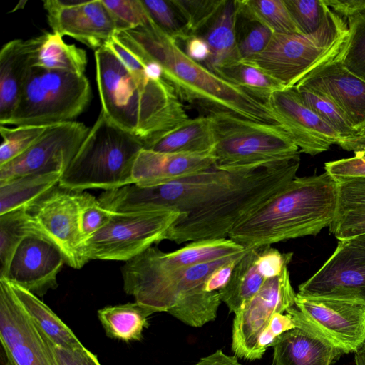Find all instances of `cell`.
Returning <instances> with one entry per match:
<instances>
[{
    "instance_id": "cell-1",
    "label": "cell",
    "mask_w": 365,
    "mask_h": 365,
    "mask_svg": "<svg viewBox=\"0 0 365 365\" xmlns=\"http://www.w3.org/2000/svg\"><path fill=\"white\" fill-rule=\"evenodd\" d=\"M94 56L101 111L145 148L190 118L172 87L149 78L140 59L115 36Z\"/></svg>"
},
{
    "instance_id": "cell-2",
    "label": "cell",
    "mask_w": 365,
    "mask_h": 365,
    "mask_svg": "<svg viewBox=\"0 0 365 365\" xmlns=\"http://www.w3.org/2000/svg\"><path fill=\"white\" fill-rule=\"evenodd\" d=\"M116 38L138 55L159 63L164 80L182 102L202 109L205 114L225 111L242 118L281 126L267 104L215 74L205 64L192 60L152 20L145 26L118 31Z\"/></svg>"
},
{
    "instance_id": "cell-3",
    "label": "cell",
    "mask_w": 365,
    "mask_h": 365,
    "mask_svg": "<svg viewBox=\"0 0 365 365\" xmlns=\"http://www.w3.org/2000/svg\"><path fill=\"white\" fill-rule=\"evenodd\" d=\"M337 201L336 182L327 172L295 177L239 222L228 237L250 249L316 235L333 222Z\"/></svg>"
},
{
    "instance_id": "cell-4",
    "label": "cell",
    "mask_w": 365,
    "mask_h": 365,
    "mask_svg": "<svg viewBox=\"0 0 365 365\" xmlns=\"http://www.w3.org/2000/svg\"><path fill=\"white\" fill-rule=\"evenodd\" d=\"M300 156L233 172L230 185L217 196L180 217L167 239L177 244L221 239L242 220L260 208L295 177Z\"/></svg>"
},
{
    "instance_id": "cell-5",
    "label": "cell",
    "mask_w": 365,
    "mask_h": 365,
    "mask_svg": "<svg viewBox=\"0 0 365 365\" xmlns=\"http://www.w3.org/2000/svg\"><path fill=\"white\" fill-rule=\"evenodd\" d=\"M143 148L137 138L101 110L58 185L78 192L93 188L106 191L130 185L135 158Z\"/></svg>"
},
{
    "instance_id": "cell-6",
    "label": "cell",
    "mask_w": 365,
    "mask_h": 365,
    "mask_svg": "<svg viewBox=\"0 0 365 365\" xmlns=\"http://www.w3.org/2000/svg\"><path fill=\"white\" fill-rule=\"evenodd\" d=\"M349 36L347 21L328 6L323 23L313 34L274 33L263 51L245 61L285 88H293L311 71L339 56Z\"/></svg>"
},
{
    "instance_id": "cell-7",
    "label": "cell",
    "mask_w": 365,
    "mask_h": 365,
    "mask_svg": "<svg viewBox=\"0 0 365 365\" xmlns=\"http://www.w3.org/2000/svg\"><path fill=\"white\" fill-rule=\"evenodd\" d=\"M206 115L214 134V167L218 170L237 172L299 155V148L280 126L225 111L210 112Z\"/></svg>"
},
{
    "instance_id": "cell-8",
    "label": "cell",
    "mask_w": 365,
    "mask_h": 365,
    "mask_svg": "<svg viewBox=\"0 0 365 365\" xmlns=\"http://www.w3.org/2000/svg\"><path fill=\"white\" fill-rule=\"evenodd\" d=\"M91 98L85 75L31 67L20 99L4 125L51 126L75 121Z\"/></svg>"
},
{
    "instance_id": "cell-9",
    "label": "cell",
    "mask_w": 365,
    "mask_h": 365,
    "mask_svg": "<svg viewBox=\"0 0 365 365\" xmlns=\"http://www.w3.org/2000/svg\"><path fill=\"white\" fill-rule=\"evenodd\" d=\"M234 173L215 167L164 185L130 184L102 192L100 204L113 212H138L170 209L184 215L217 196L227 187Z\"/></svg>"
},
{
    "instance_id": "cell-10",
    "label": "cell",
    "mask_w": 365,
    "mask_h": 365,
    "mask_svg": "<svg viewBox=\"0 0 365 365\" xmlns=\"http://www.w3.org/2000/svg\"><path fill=\"white\" fill-rule=\"evenodd\" d=\"M182 215L170 209L113 212L109 221L85 240L88 260L125 261L167 239L169 230Z\"/></svg>"
},
{
    "instance_id": "cell-11",
    "label": "cell",
    "mask_w": 365,
    "mask_h": 365,
    "mask_svg": "<svg viewBox=\"0 0 365 365\" xmlns=\"http://www.w3.org/2000/svg\"><path fill=\"white\" fill-rule=\"evenodd\" d=\"M296 327L304 329L342 351L356 353L365 344V304L297 294L289 308Z\"/></svg>"
},
{
    "instance_id": "cell-12",
    "label": "cell",
    "mask_w": 365,
    "mask_h": 365,
    "mask_svg": "<svg viewBox=\"0 0 365 365\" xmlns=\"http://www.w3.org/2000/svg\"><path fill=\"white\" fill-rule=\"evenodd\" d=\"M24 208L33 231L56 245L67 264L81 269L89 261L81 230L78 191L58 184Z\"/></svg>"
},
{
    "instance_id": "cell-13",
    "label": "cell",
    "mask_w": 365,
    "mask_h": 365,
    "mask_svg": "<svg viewBox=\"0 0 365 365\" xmlns=\"http://www.w3.org/2000/svg\"><path fill=\"white\" fill-rule=\"evenodd\" d=\"M296 296L288 266L280 274L266 279L257 293L235 314L232 331L235 355L249 361L260 359L262 334L275 314L286 312L294 305Z\"/></svg>"
},
{
    "instance_id": "cell-14",
    "label": "cell",
    "mask_w": 365,
    "mask_h": 365,
    "mask_svg": "<svg viewBox=\"0 0 365 365\" xmlns=\"http://www.w3.org/2000/svg\"><path fill=\"white\" fill-rule=\"evenodd\" d=\"M0 341L3 365H58L50 341L0 278Z\"/></svg>"
},
{
    "instance_id": "cell-15",
    "label": "cell",
    "mask_w": 365,
    "mask_h": 365,
    "mask_svg": "<svg viewBox=\"0 0 365 365\" xmlns=\"http://www.w3.org/2000/svg\"><path fill=\"white\" fill-rule=\"evenodd\" d=\"M89 129L83 123L76 120L50 126L27 150L0 166V182L37 173L63 175Z\"/></svg>"
},
{
    "instance_id": "cell-16",
    "label": "cell",
    "mask_w": 365,
    "mask_h": 365,
    "mask_svg": "<svg viewBox=\"0 0 365 365\" xmlns=\"http://www.w3.org/2000/svg\"><path fill=\"white\" fill-rule=\"evenodd\" d=\"M297 294L365 304V247L351 240L339 241L317 272L299 286Z\"/></svg>"
},
{
    "instance_id": "cell-17",
    "label": "cell",
    "mask_w": 365,
    "mask_h": 365,
    "mask_svg": "<svg viewBox=\"0 0 365 365\" xmlns=\"http://www.w3.org/2000/svg\"><path fill=\"white\" fill-rule=\"evenodd\" d=\"M43 6L53 32L71 37L95 51L105 46L118 31L102 0H46Z\"/></svg>"
},
{
    "instance_id": "cell-18",
    "label": "cell",
    "mask_w": 365,
    "mask_h": 365,
    "mask_svg": "<svg viewBox=\"0 0 365 365\" xmlns=\"http://www.w3.org/2000/svg\"><path fill=\"white\" fill-rule=\"evenodd\" d=\"M63 263V255L56 245L31 232L16 248L3 279L42 297L58 287L57 275Z\"/></svg>"
},
{
    "instance_id": "cell-19",
    "label": "cell",
    "mask_w": 365,
    "mask_h": 365,
    "mask_svg": "<svg viewBox=\"0 0 365 365\" xmlns=\"http://www.w3.org/2000/svg\"><path fill=\"white\" fill-rule=\"evenodd\" d=\"M267 105L301 152L317 155L338 144L341 137L304 103L294 88L274 93Z\"/></svg>"
},
{
    "instance_id": "cell-20",
    "label": "cell",
    "mask_w": 365,
    "mask_h": 365,
    "mask_svg": "<svg viewBox=\"0 0 365 365\" xmlns=\"http://www.w3.org/2000/svg\"><path fill=\"white\" fill-rule=\"evenodd\" d=\"M297 84L328 96L343 111L355 130L365 125V81L350 72L339 56L315 68Z\"/></svg>"
},
{
    "instance_id": "cell-21",
    "label": "cell",
    "mask_w": 365,
    "mask_h": 365,
    "mask_svg": "<svg viewBox=\"0 0 365 365\" xmlns=\"http://www.w3.org/2000/svg\"><path fill=\"white\" fill-rule=\"evenodd\" d=\"M213 152L162 153L143 148L133 168L132 184L153 187L181 179L214 167Z\"/></svg>"
},
{
    "instance_id": "cell-22",
    "label": "cell",
    "mask_w": 365,
    "mask_h": 365,
    "mask_svg": "<svg viewBox=\"0 0 365 365\" xmlns=\"http://www.w3.org/2000/svg\"><path fill=\"white\" fill-rule=\"evenodd\" d=\"M245 250L243 246L230 238L200 240L171 252H164L152 246L125 264L140 269L169 272L217 260Z\"/></svg>"
},
{
    "instance_id": "cell-23",
    "label": "cell",
    "mask_w": 365,
    "mask_h": 365,
    "mask_svg": "<svg viewBox=\"0 0 365 365\" xmlns=\"http://www.w3.org/2000/svg\"><path fill=\"white\" fill-rule=\"evenodd\" d=\"M42 35L27 39H14L0 51V125L12 115L21 95Z\"/></svg>"
},
{
    "instance_id": "cell-24",
    "label": "cell",
    "mask_w": 365,
    "mask_h": 365,
    "mask_svg": "<svg viewBox=\"0 0 365 365\" xmlns=\"http://www.w3.org/2000/svg\"><path fill=\"white\" fill-rule=\"evenodd\" d=\"M273 365H331L344 352L312 333L295 327L273 346Z\"/></svg>"
},
{
    "instance_id": "cell-25",
    "label": "cell",
    "mask_w": 365,
    "mask_h": 365,
    "mask_svg": "<svg viewBox=\"0 0 365 365\" xmlns=\"http://www.w3.org/2000/svg\"><path fill=\"white\" fill-rule=\"evenodd\" d=\"M235 16V1L226 0L211 24L200 35L210 51L205 65L213 72L242 60L237 43Z\"/></svg>"
},
{
    "instance_id": "cell-26",
    "label": "cell",
    "mask_w": 365,
    "mask_h": 365,
    "mask_svg": "<svg viewBox=\"0 0 365 365\" xmlns=\"http://www.w3.org/2000/svg\"><path fill=\"white\" fill-rule=\"evenodd\" d=\"M155 312L135 302L103 307L98 311V317L109 338L128 342L142 339L144 328L149 326L148 317Z\"/></svg>"
},
{
    "instance_id": "cell-27",
    "label": "cell",
    "mask_w": 365,
    "mask_h": 365,
    "mask_svg": "<svg viewBox=\"0 0 365 365\" xmlns=\"http://www.w3.org/2000/svg\"><path fill=\"white\" fill-rule=\"evenodd\" d=\"M215 138L206 115L189 118L147 149L162 153L213 152Z\"/></svg>"
},
{
    "instance_id": "cell-28",
    "label": "cell",
    "mask_w": 365,
    "mask_h": 365,
    "mask_svg": "<svg viewBox=\"0 0 365 365\" xmlns=\"http://www.w3.org/2000/svg\"><path fill=\"white\" fill-rule=\"evenodd\" d=\"M259 247L247 249L238 261L226 287L220 292L222 301L236 314L260 289L266 279L258 267Z\"/></svg>"
},
{
    "instance_id": "cell-29",
    "label": "cell",
    "mask_w": 365,
    "mask_h": 365,
    "mask_svg": "<svg viewBox=\"0 0 365 365\" xmlns=\"http://www.w3.org/2000/svg\"><path fill=\"white\" fill-rule=\"evenodd\" d=\"M63 37L54 32L43 34L32 67L84 75L88 63L86 51L67 43Z\"/></svg>"
},
{
    "instance_id": "cell-30",
    "label": "cell",
    "mask_w": 365,
    "mask_h": 365,
    "mask_svg": "<svg viewBox=\"0 0 365 365\" xmlns=\"http://www.w3.org/2000/svg\"><path fill=\"white\" fill-rule=\"evenodd\" d=\"M9 284L21 306L54 344L68 349L83 347L71 329L37 296L18 285Z\"/></svg>"
},
{
    "instance_id": "cell-31",
    "label": "cell",
    "mask_w": 365,
    "mask_h": 365,
    "mask_svg": "<svg viewBox=\"0 0 365 365\" xmlns=\"http://www.w3.org/2000/svg\"><path fill=\"white\" fill-rule=\"evenodd\" d=\"M62 174L37 173L0 182V215L24 208L59 183Z\"/></svg>"
},
{
    "instance_id": "cell-32",
    "label": "cell",
    "mask_w": 365,
    "mask_h": 365,
    "mask_svg": "<svg viewBox=\"0 0 365 365\" xmlns=\"http://www.w3.org/2000/svg\"><path fill=\"white\" fill-rule=\"evenodd\" d=\"M214 73L264 104L274 93L285 88L277 80L245 60Z\"/></svg>"
},
{
    "instance_id": "cell-33",
    "label": "cell",
    "mask_w": 365,
    "mask_h": 365,
    "mask_svg": "<svg viewBox=\"0 0 365 365\" xmlns=\"http://www.w3.org/2000/svg\"><path fill=\"white\" fill-rule=\"evenodd\" d=\"M235 11L257 21L273 33L302 34L284 0H235Z\"/></svg>"
},
{
    "instance_id": "cell-34",
    "label": "cell",
    "mask_w": 365,
    "mask_h": 365,
    "mask_svg": "<svg viewBox=\"0 0 365 365\" xmlns=\"http://www.w3.org/2000/svg\"><path fill=\"white\" fill-rule=\"evenodd\" d=\"M203 284L182 296L168 312L193 327H200L215 320L222 302L221 294L205 291Z\"/></svg>"
},
{
    "instance_id": "cell-35",
    "label": "cell",
    "mask_w": 365,
    "mask_h": 365,
    "mask_svg": "<svg viewBox=\"0 0 365 365\" xmlns=\"http://www.w3.org/2000/svg\"><path fill=\"white\" fill-rule=\"evenodd\" d=\"M31 232L24 208L0 215V278L6 277L16 248Z\"/></svg>"
},
{
    "instance_id": "cell-36",
    "label": "cell",
    "mask_w": 365,
    "mask_h": 365,
    "mask_svg": "<svg viewBox=\"0 0 365 365\" xmlns=\"http://www.w3.org/2000/svg\"><path fill=\"white\" fill-rule=\"evenodd\" d=\"M171 1L183 23L187 38L190 36H200L217 15L226 0H171Z\"/></svg>"
},
{
    "instance_id": "cell-37",
    "label": "cell",
    "mask_w": 365,
    "mask_h": 365,
    "mask_svg": "<svg viewBox=\"0 0 365 365\" xmlns=\"http://www.w3.org/2000/svg\"><path fill=\"white\" fill-rule=\"evenodd\" d=\"M293 88L298 92L304 103L341 137L355 131L343 111L325 94L301 84H297Z\"/></svg>"
},
{
    "instance_id": "cell-38",
    "label": "cell",
    "mask_w": 365,
    "mask_h": 365,
    "mask_svg": "<svg viewBox=\"0 0 365 365\" xmlns=\"http://www.w3.org/2000/svg\"><path fill=\"white\" fill-rule=\"evenodd\" d=\"M46 125H19L9 128L0 125V166L21 155L48 130Z\"/></svg>"
},
{
    "instance_id": "cell-39",
    "label": "cell",
    "mask_w": 365,
    "mask_h": 365,
    "mask_svg": "<svg viewBox=\"0 0 365 365\" xmlns=\"http://www.w3.org/2000/svg\"><path fill=\"white\" fill-rule=\"evenodd\" d=\"M346 21L349 36L339 58L350 72L365 81V9Z\"/></svg>"
},
{
    "instance_id": "cell-40",
    "label": "cell",
    "mask_w": 365,
    "mask_h": 365,
    "mask_svg": "<svg viewBox=\"0 0 365 365\" xmlns=\"http://www.w3.org/2000/svg\"><path fill=\"white\" fill-rule=\"evenodd\" d=\"M235 33L238 51L242 60L251 58L263 51L274 34L263 24L237 12Z\"/></svg>"
},
{
    "instance_id": "cell-41",
    "label": "cell",
    "mask_w": 365,
    "mask_h": 365,
    "mask_svg": "<svg viewBox=\"0 0 365 365\" xmlns=\"http://www.w3.org/2000/svg\"><path fill=\"white\" fill-rule=\"evenodd\" d=\"M113 16L118 31L149 24L152 19L141 0H102Z\"/></svg>"
},
{
    "instance_id": "cell-42",
    "label": "cell",
    "mask_w": 365,
    "mask_h": 365,
    "mask_svg": "<svg viewBox=\"0 0 365 365\" xmlns=\"http://www.w3.org/2000/svg\"><path fill=\"white\" fill-rule=\"evenodd\" d=\"M302 34H311L323 23L327 5L324 0H284Z\"/></svg>"
},
{
    "instance_id": "cell-43",
    "label": "cell",
    "mask_w": 365,
    "mask_h": 365,
    "mask_svg": "<svg viewBox=\"0 0 365 365\" xmlns=\"http://www.w3.org/2000/svg\"><path fill=\"white\" fill-rule=\"evenodd\" d=\"M149 16L163 31L178 41L187 38L183 23L171 0H141Z\"/></svg>"
},
{
    "instance_id": "cell-44",
    "label": "cell",
    "mask_w": 365,
    "mask_h": 365,
    "mask_svg": "<svg viewBox=\"0 0 365 365\" xmlns=\"http://www.w3.org/2000/svg\"><path fill=\"white\" fill-rule=\"evenodd\" d=\"M81 230L84 241L101 229L110 220L113 212L104 208L93 195L78 192Z\"/></svg>"
},
{
    "instance_id": "cell-45",
    "label": "cell",
    "mask_w": 365,
    "mask_h": 365,
    "mask_svg": "<svg viewBox=\"0 0 365 365\" xmlns=\"http://www.w3.org/2000/svg\"><path fill=\"white\" fill-rule=\"evenodd\" d=\"M329 230L339 241L365 235V209L351 210L336 214Z\"/></svg>"
},
{
    "instance_id": "cell-46",
    "label": "cell",
    "mask_w": 365,
    "mask_h": 365,
    "mask_svg": "<svg viewBox=\"0 0 365 365\" xmlns=\"http://www.w3.org/2000/svg\"><path fill=\"white\" fill-rule=\"evenodd\" d=\"M336 213L365 209V178H356L336 182Z\"/></svg>"
},
{
    "instance_id": "cell-47",
    "label": "cell",
    "mask_w": 365,
    "mask_h": 365,
    "mask_svg": "<svg viewBox=\"0 0 365 365\" xmlns=\"http://www.w3.org/2000/svg\"><path fill=\"white\" fill-rule=\"evenodd\" d=\"M354 156L327 162L324 170L336 182L365 178V150L354 152Z\"/></svg>"
},
{
    "instance_id": "cell-48",
    "label": "cell",
    "mask_w": 365,
    "mask_h": 365,
    "mask_svg": "<svg viewBox=\"0 0 365 365\" xmlns=\"http://www.w3.org/2000/svg\"><path fill=\"white\" fill-rule=\"evenodd\" d=\"M292 257L291 252L282 253L271 245H265L259 247L257 262L260 272L267 279L280 274Z\"/></svg>"
},
{
    "instance_id": "cell-49",
    "label": "cell",
    "mask_w": 365,
    "mask_h": 365,
    "mask_svg": "<svg viewBox=\"0 0 365 365\" xmlns=\"http://www.w3.org/2000/svg\"><path fill=\"white\" fill-rule=\"evenodd\" d=\"M295 327V324L289 314L287 312L286 314H275L260 336L259 351L261 356H263L267 348L274 345L278 338L282 334Z\"/></svg>"
},
{
    "instance_id": "cell-50",
    "label": "cell",
    "mask_w": 365,
    "mask_h": 365,
    "mask_svg": "<svg viewBox=\"0 0 365 365\" xmlns=\"http://www.w3.org/2000/svg\"><path fill=\"white\" fill-rule=\"evenodd\" d=\"M48 339L58 365H101L96 356L84 346L80 349H68L58 346L49 338Z\"/></svg>"
},
{
    "instance_id": "cell-51",
    "label": "cell",
    "mask_w": 365,
    "mask_h": 365,
    "mask_svg": "<svg viewBox=\"0 0 365 365\" xmlns=\"http://www.w3.org/2000/svg\"><path fill=\"white\" fill-rule=\"evenodd\" d=\"M246 250L239 256L213 270L204 282V290L210 292H220L227 284L235 265L244 255Z\"/></svg>"
},
{
    "instance_id": "cell-52",
    "label": "cell",
    "mask_w": 365,
    "mask_h": 365,
    "mask_svg": "<svg viewBox=\"0 0 365 365\" xmlns=\"http://www.w3.org/2000/svg\"><path fill=\"white\" fill-rule=\"evenodd\" d=\"M185 51L192 60L205 63L210 55L209 46L205 40L200 36H188L184 41Z\"/></svg>"
},
{
    "instance_id": "cell-53",
    "label": "cell",
    "mask_w": 365,
    "mask_h": 365,
    "mask_svg": "<svg viewBox=\"0 0 365 365\" xmlns=\"http://www.w3.org/2000/svg\"><path fill=\"white\" fill-rule=\"evenodd\" d=\"M333 11L346 20L365 9V0H324Z\"/></svg>"
},
{
    "instance_id": "cell-54",
    "label": "cell",
    "mask_w": 365,
    "mask_h": 365,
    "mask_svg": "<svg viewBox=\"0 0 365 365\" xmlns=\"http://www.w3.org/2000/svg\"><path fill=\"white\" fill-rule=\"evenodd\" d=\"M337 145L347 151L365 150V125L350 135L341 137Z\"/></svg>"
},
{
    "instance_id": "cell-55",
    "label": "cell",
    "mask_w": 365,
    "mask_h": 365,
    "mask_svg": "<svg viewBox=\"0 0 365 365\" xmlns=\"http://www.w3.org/2000/svg\"><path fill=\"white\" fill-rule=\"evenodd\" d=\"M193 365H242L237 357L225 354L222 350H217L212 354L203 357Z\"/></svg>"
},
{
    "instance_id": "cell-56",
    "label": "cell",
    "mask_w": 365,
    "mask_h": 365,
    "mask_svg": "<svg viewBox=\"0 0 365 365\" xmlns=\"http://www.w3.org/2000/svg\"><path fill=\"white\" fill-rule=\"evenodd\" d=\"M356 365H365V344L355 353Z\"/></svg>"
},
{
    "instance_id": "cell-57",
    "label": "cell",
    "mask_w": 365,
    "mask_h": 365,
    "mask_svg": "<svg viewBox=\"0 0 365 365\" xmlns=\"http://www.w3.org/2000/svg\"><path fill=\"white\" fill-rule=\"evenodd\" d=\"M349 240H351L352 242H354L358 245L365 247V235L359 236V237H356L354 239Z\"/></svg>"
}]
</instances>
